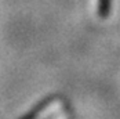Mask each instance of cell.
<instances>
[{
    "label": "cell",
    "mask_w": 120,
    "mask_h": 119,
    "mask_svg": "<svg viewBox=\"0 0 120 119\" xmlns=\"http://www.w3.org/2000/svg\"><path fill=\"white\" fill-rule=\"evenodd\" d=\"M109 8H110V0H99L98 3V14L99 17H106L109 14Z\"/></svg>",
    "instance_id": "cell-1"
}]
</instances>
